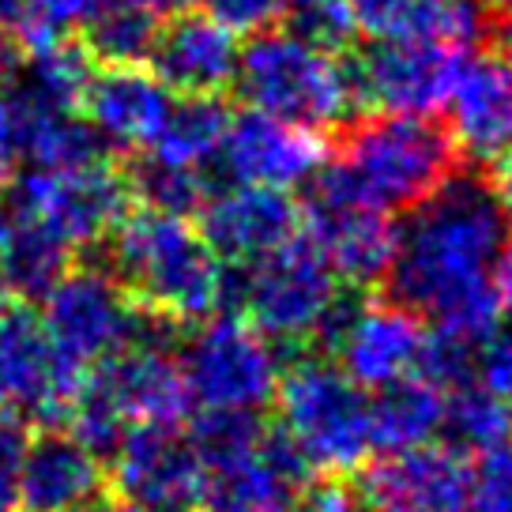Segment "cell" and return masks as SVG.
<instances>
[{
    "instance_id": "6da1fadb",
    "label": "cell",
    "mask_w": 512,
    "mask_h": 512,
    "mask_svg": "<svg viewBox=\"0 0 512 512\" xmlns=\"http://www.w3.org/2000/svg\"><path fill=\"white\" fill-rule=\"evenodd\" d=\"M512 249V223L479 177H448L396 226L392 294L418 320L486 347L501 317L497 275Z\"/></svg>"
},
{
    "instance_id": "7a4b0ae2",
    "label": "cell",
    "mask_w": 512,
    "mask_h": 512,
    "mask_svg": "<svg viewBox=\"0 0 512 512\" xmlns=\"http://www.w3.org/2000/svg\"><path fill=\"white\" fill-rule=\"evenodd\" d=\"M76 256H91L121 283L128 298L170 324H200L230 298V275L204 234L162 211L136 208L110 230V238Z\"/></svg>"
},
{
    "instance_id": "3957f363",
    "label": "cell",
    "mask_w": 512,
    "mask_h": 512,
    "mask_svg": "<svg viewBox=\"0 0 512 512\" xmlns=\"http://www.w3.org/2000/svg\"><path fill=\"white\" fill-rule=\"evenodd\" d=\"M456 170V144L418 113H377L347 136L317 174V196L373 211H407L437 192Z\"/></svg>"
},
{
    "instance_id": "277c9868",
    "label": "cell",
    "mask_w": 512,
    "mask_h": 512,
    "mask_svg": "<svg viewBox=\"0 0 512 512\" xmlns=\"http://www.w3.org/2000/svg\"><path fill=\"white\" fill-rule=\"evenodd\" d=\"M279 437L302 460L305 471L351 475L369 460V396L336 366L320 358L294 362L279 377Z\"/></svg>"
},
{
    "instance_id": "5b68a950",
    "label": "cell",
    "mask_w": 512,
    "mask_h": 512,
    "mask_svg": "<svg viewBox=\"0 0 512 512\" xmlns=\"http://www.w3.org/2000/svg\"><path fill=\"white\" fill-rule=\"evenodd\" d=\"M234 83L249 110L302 128H332L354 106L351 68L332 49H320L290 31L253 34L238 53Z\"/></svg>"
},
{
    "instance_id": "8992f818",
    "label": "cell",
    "mask_w": 512,
    "mask_h": 512,
    "mask_svg": "<svg viewBox=\"0 0 512 512\" xmlns=\"http://www.w3.org/2000/svg\"><path fill=\"white\" fill-rule=\"evenodd\" d=\"M177 366L200 411L256 415L275 400L283 362L275 343L245 317H208L185 339Z\"/></svg>"
},
{
    "instance_id": "52a82bcc",
    "label": "cell",
    "mask_w": 512,
    "mask_h": 512,
    "mask_svg": "<svg viewBox=\"0 0 512 512\" xmlns=\"http://www.w3.org/2000/svg\"><path fill=\"white\" fill-rule=\"evenodd\" d=\"M339 287L343 283L317 245L294 234L287 245L249 264L238 294L249 324L272 343H305L328 332L339 317Z\"/></svg>"
},
{
    "instance_id": "ba28073f",
    "label": "cell",
    "mask_w": 512,
    "mask_h": 512,
    "mask_svg": "<svg viewBox=\"0 0 512 512\" xmlns=\"http://www.w3.org/2000/svg\"><path fill=\"white\" fill-rule=\"evenodd\" d=\"M4 200L23 215H34L53 234H61L76 253L95 249L132 211L125 170L113 159L72 166V170H34L4 189Z\"/></svg>"
},
{
    "instance_id": "9c48e42d",
    "label": "cell",
    "mask_w": 512,
    "mask_h": 512,
    "mask_svg": "<svg viewBox=\"0 0 512 512\" xmlns=\"http://www.w3.org/2000/svg\"><path fill=\"white\" fill-rule=\"evenodd\" d=\"M87 369L57 351L31 305L12 302L0 317V411L34 430L64 426Z\"/></svg>"
},
{
    "instance_id": "30bf717a",
    "label": "cell",
    "mask_w": 512,
    "mask_h": 512,
    "mask_svg": "<svg viewBox=\"0 0 512 512\" xmlns=\"http://www.w3.org/2000/svg\"><path fill=\"white\" fill-rule=\"evenodd\" d=\"M42 305L46 309L38 317L49 339L83 369L125 351L136 332V302L91 256H76V264L42 298Z\"/></svg>"
},
{
    "instance_id": "8fae6325",
    "label": "cell",
    "mask_w": 512,
    "mask_h": 512,
    "mask_svg": "<svg viewBox=\"0 0 512 512\" xmlns=\"http://www.w3.org/2000/svg\"><path fill=\"white\" fill-rule=\"evenodd\" d=\"M113 490L144 512H196L208 501V467L181 426H128L113 452Z\"/></svg>"
},
{
    "instance_id": "7c38bea8",
    "label": "cell",
    "mask_w": 512,
    "mask_h": 512,
    "mask_svg": "<svg viewBox=\"0 0 512 512\" xmlns=\"http://www.w3.org/2000/svg\"><path fill=\"white\" fill-rule=\"evenodd\" d=\"M464 61V49L418 42V38L373 42L351 68L354 102H366L377 113L430 117L448 102Z\"/></svg>"
},
{
    "instance_id": "4fadbf2b",
    "label": "cell",
    "mask_w": 512,
    "mask_h": 512,
    "mask_svg": "<svg viewBox=\"0 0 512 512\" xmlns=\"http://www.w3.org/2000/svg\"><path fill=\"white\" fill-rule=\"evenodd\" d=\"M336 366L358 388L377 392L422 369L426 324L400 302H362L332 320Z\"/></svg>"
},
{
    "instance_id": "5bb4252c",
    "label": "cell",
    "mask_w": 512,
    "mask_h": 512,
    "mask_svg": "<svg viewBox=\"0 0 512 512\" xmlns=\"http://www.w3.org/2000/svg\"><path fill=\"white\" fill-rule=\"evenodd\" d=\"M215 159L234 177V185L290 189L320 174V166L328 162V147L313 128L249 110L241 117H230Z\"/></svg>"
},
{
    "instance_id": "9a60e30c",
    "label": "cell",
    "mask_w": 512,
    "mask_h": 512,
    "mask_svg": "<svg viewBox=\"0 0 512 512\" xmlns=\"http://www.w3.org/2000/svg\"><path fill=\"white\" fill-rule=\"evenodd\" d=\"M362 505L373 512H471V467L460 448L433 441L388 452L366 471Z\"/></svg>"
},
{
    "instance_id": "2e32d148",
    "label": "cell",
    "mask_w": 512,
    "mask_h": 512,
    "mask_svg": "<svg viewBox=\"0 0 512 512\" xmlns=\"http://www.w3.org/2000/svg\"><path fill=\"white\" fill-rule=\"evenodd\" d=\"M200 234L230 264H256L298 234V208L287 189L230 185L200 204Z\"/></svg>"
},
{
    "instance_id": "e0dca14e",
    "label": "cell",
    "mask_w": 512,
    "mask_h": 512,
    "mask_svg": "<svg viewBox=\"0 0 512 512\" xmlns=\"http://www.w3.org/2000/svg\"><path fill=\"white\" fill-rule=\"evenodd\" d=\"M170 98L174 95L144 64L95 68V76L83 91L80 113L102 136V144L110 147V155H136L151 147Z\"/></svg>"
},
{
    "instance_id": "ac0fdd59",
    "label": "cell",
    "mask_w": 512,
    "mask_h": 512,
    "mask_svg": "<svg viewBox=\"0 0 512 512\" xmlns=\"http://www.w3.org/2000/svg\"><path fill=\"white\" fill-rule=\"evenodd\" d=\"M238 53V38L208 12H181L159 27L147 64L170 95H223L238 72Z\"/></svg>"
},
{
    "instance_id": "d6986e66",
    "label": "cell",
    "mask_w": 512,
    "mask_h": 512,
    "mask_svg": "<svg viewBox=\"0 0 512 512\" xmlns=\"http://www.w3.org/2000/svg\"><path fill=\"white\" fill-rule=\"evenodd\" d=\"M106 494V464L64 430H34L19 464L16 505L23 512H72Z\"/></svg>"
},
{
    "instance_id": "ffe728a7",
    "label": "cell",
    "mask_w": 512,
    "mask_h": 512,
    "mask_svg": "<svg viewBox=\"0 0 512 512\" xmlns=\"http://www.w3.org/2000/svg\"><path fill=\"white\" fill-rule=\"evenodd\" d=\"M448 136L471 159H497L512 144V61L467 57L448 95Z\"/></svg>"
},
{
    "instance_id": "44dd1931",
    "label": "cell",
    "mask_w": 512,
    "mask_h": 512,
    "mask_svg": "<svg viewBox=\"0 0 512 512\" xmlns=\"http://www.w3.org/2000/svg\"><path fill=\"white\" fill-rule=\"evenodd\" d=\"M309 241L328 260L339 283L369 287L388 275L396 253V226L384 211L347 204V200H313Z\"/></svg>"
},
{
    "instance_id": "7402d4cb",
    "label": "cell",
    "mask_w": 512,
    "mask_h": 512,
    "mask_svg": "<svg viewBox=\"0 0 512 512\" xmlns=\"http://www.w3.org/2000/svg\"><path fill=\"white\" fill-rule=\"evenodd\" d=\"M128 426H181L192 411L185 373L170 347H125L91 366Z\"/></svg>"
},
{
    "instance_id": "603a6c76",
    "label": "cell",
    "mask_w": 512,
    "mask_h": 512,
    "mask_svg": "<svg viewBox=\"0 0 512 512\" xmlns=\"http://www.w3.org/2000/svg\"><path fill=\"white\" fill-rule=\"evenodd\" d=\"M354 27L373 42L418 38L437 46L471 49L490 27L482 0H351Z\"/></svg>"
},
{
    "instance_id": "cb8c5ba5",
    "label": "cell",
    "mask_w": 512,
    "mask_h": 512,
    "mask_svg": "<svg viewBox=\"0 0 512 512\" xmlns=\"http://www.w3.org/2000/svg\"><path fill=\"white\" fill-rule=\"evenodd\" d=\"M302 460L275 433H264L253 452L208 475L211 512H290L302 494Z\"/></svg>"
},
{
    "instance_id": "d4e9b609",
    "label": "cell",
    "mask_w": 512,
    "mask_h": 512,
    "mask_svg": "<svg viewBox=\"0 0 512 512\" xmlns=\"http://www.w3.org/2000/svg\"><path fill=\"white\" fill-rule=\"evenodd\" d=\"M72 264L76 249L61 234L0 196V287L12 294V302H42Z\"/></svg>"
},
{
    "instance_id": "484cf974",
    "label": "cell",
    "mask_w": 512,
    "mask_h": 512,
    "mask_svg": "<svg viewBox=\"0 0 512 512\" xmlns=\"http://www.w3.org/2000/svg\"><path fill=\"white\" fill-rule=\"evenodd\" d=\"M95 68L80 38H64L57 46L27 53L12 87L0 98L16 113H80Z\"/></svg>"
},
{
    "instance_id": "4316f807",
    "label": "cell",
    "mask_w": 512,
    "mask_h": 512,
    "mask_svg": "<svg viewBox=\"0 0 512 512\" xmlns=\"http://www.w3.org/2000/svg\"><path fill=\"white\" fill-rule=\"evenodd\" d=\"M441 430H445V388L430 381L426 373H411L396 384H384L369 400L373 448H381L384 456L430 445Z\"/></svg>"
},
{
    "instance_id": "83f0119b",
    "label": "cell",
    "mask_w": 512,
    "mask_h": 512,
    "mask_svg": "<svg viewBox=\"0 0 512 512\" xmlns=\"http://www.w3.org/2000/svg\"><path fill=\"white\" fill-rule=\"evenodd\" d=\"M226 125H230V110L219 95H177L170 98L166 117L147 151L177 166L204 170L223 147Z\"/></svg>"
},
{
    "instance_id": "f1b7e54d",
    "label": "cell",
    "mask_w": 512,
    "mask_h": 512,
    "mask_svg": "<svg viewBox=\"0 0 512 512\" xmlns=\"http://www.w3.org/2000/svg\"><path fill=\"white\" fill-rule=\"evenodd\" d=\"M155 34H159V19L125 0H113L83 23L80 42L98 68H125V64H147L155 49Z\"/></svg>"
},
{
    "instance_id": "f546056e",
    "label": "cell",
    "mask_w": 512,
    "mask_h": 512,
    "mask_svg": "<svg viewBox=\"0 0 512 512\" xmlns=\"http://www.w3.org/2000/svg\"><path fill=\"white\" fill-rule=\"evenodd\" d=\"M132 204H140L147 211H162V215H181L189 219L192 211H200V204L208 200V181L204 170L196 166H177L159 155L144 151L140 159H132L125 170Z\"/></svg>"
},
{
    "instance_id": "4dcf8cb0",
    "label": "cell",
    "mask_w": 512,
    "mask_h": 512,
    "mask_svg": "<svg viewBox=\"0 0 512 512\" xmlns=\"http://www.w3.org/2000/svg\"><path fill=\"white\" fill-rule=\"evenodd\" d=\"M445 430L460 452H490L509 441V411L486 384L464 381L445 392Z\"/></svg>"
},
{
    "instance_id": "1f68e13d",
    "label": "cell",
    "mask_w": 512,
    "mask_h": 512,
    "mask_svg": "<svg viewBox=\"0 0 512 512\" xmlns=\"http://www.w3.org/2000/svg\"><path fill=\"white\" fill-rule=\"evenodd\" d=\"M185 437H189V445L196 448V456L204 460V467H208V475H211V471H219V467L241 460L245 452H253L256 441L264 437V430L256 426V415L200 411Z\"/></svg>"
},
{
    "instance_id": "d6a6232c",
    "label": "cell",
    "mask_w": 512,
    "mask_h": 512,
    "mask_svg": "<svg viewBox=\"0 0 512 512\" xmlns=\"http://www.w3.org/2000/svg\"><path fill=\"white\" fill-rule=\"evenodd\" d=\"M283 19H287L290 34H298L320 49H332V53L358 34L351 0H287Z\"/></svg>"
},
{
    "instance_id": "836d02e7",
    "label": "cell",
    "mask_w": 512,
    "mask_h": 512,
    "mask_svg": "<svg viewBox=\"0 0 512 512\" xmlns=\"http://www.w3.org/2000/svg\"><path fill=\"white\" fill-rule=\"evenodd\" d=\"M479 456V467H471V512H512V445Z\"/></svg>"
},
{
    "instance_id": "e575fe53",
    "label": "cell",
    "mask_w": 512,
    "mask_h": 512,
    "mask_svg": "<svg viewBox=\"0 0 512 512\" xmlns=\"http://www.w3.org/2000/svg\"><path fill=\"white\" fill-rule=\"evenodd\" d=\"M208 16L223 23L234 38H253V34L272 31L283 19V4L287 0H204Z\"/></svg>"
},
{
    "instance_id": "d590c367",
    "label": "cell",
    "mask_w": 512,
    "mask_h": 512,
    "mask_svg": "<svg viewBox=\"0 0 512 512\" xmlns=\"http://www.w3.org/2000/svg\"><path fill=\"white\" fill-rule=\"evenodd\" d=\"M31 441V426L23 418L0 411V509L8 512L16 505V482H19V464Z\"/></svg>"
},
{
    "instance_id": "8d00e7d4",
    "label": "cell",
    "mask_w": 512,
    "mask_h": 512,
    "mask_svg": "<svg viewBox=\"0 0 512 512\" xmlns=\"http://www.w3.org/2000/svg\"><path fill=\"white\" fill-rule=\"evenodd\" d=\"M482 384L494 392L497 400L505 403L509 422H512V336L482 351Z\"/></svg>"
},
{
    "instance_id": "74e56055",
    "label": "cell",
    "mask_w": 512,
    "mask_h": 512,
    "mask_svg": "<svg viewBox=\"0 0 512 512\" xmlns=\"http://www.w3.org/2000/svg\"><path fill=\"white\" fill-rule=\"evenodd\" d=\"M290 512H366V505H362V497H354L347 486L324 482V486H313L309 494H298V501H294Z\"/></svg>"
},
{
    "instance_id": "f35d334b",
    "label": "cell",
    "mask_w": 512,
    "mask_h": 512,
    "mask_svg": "<svg viewBox=\"0 0 512 512\" xmlns=\"http://www.w3.org/2000/svg\"><path fill=\"white\" fill-rule=\"evenodd\" d=\"M16 140H12V125H8V110H4V98H0V196L4 189L12 185V177H16Z\"/></svg>"
},
{
    "instance_id": "ab89813d",
    "label": "cell",
    "mask_w": 512,
    "mask_h": 512,
    "mask_svg": "<svg viewBox=\"0 0 512 512\" xmlns=\"http://www.w3.org/2000/svg\"><path fill=\"white\" fill-rule=\"evenodd\" d=\"M23 57H27V53L19 49L16 34L0 27V95L12 87V80H16V72H19V64H23Z\"/></svg>"
},
{
    "instance_id": "60d3db41",
    "label": "cell",
    "mask_w": 512,
    "mask_h": 512,
    "mask_svg": "<svg viewBox=\"0 0 512 512\" xmlns=\"http://www.w3.org/2000/svg\"><path fill=\"white\" fill-rule=\"evenodd\" d=\"M497 166H494V196H497V204H501V211L509 215V223H512V144L497 155Z\"/></svg>"
},
{
    "instance_id": "b9f144b4",
    "label": "cell",
    "mask_w": 512,
    "mask_h": 512,
    "mask_svg": "<svg viewBox=\"0 0 512 512\" xmlns=\"http://www.w3.org/2000/svg\"><path fill=\"white\" fill-rule=\"evenodd\" d=\"M132 8H140L147 16L155 19H170V16H181V12H192V4L196 0H125Z\"/></svg>"
},
{
    "instance_id": "7bdbcfd3",
    "label": "cell",
    "mask_w": 512,
    "mask_h": 512,
    "mask_svg": "<svg viewBox=\"0 0 512 512\" xmlns=\"http://www.w3.org/2000/svg\"><path fill=\"white\" fill-rule=\"evenodd\" d=\"M497 298H501V313L512 317V249L501 264V275H497Z\"/></svg>"
},
{
    "instance_id": "ee69618b",
    "label": "cell",
    "mask_w": 512,
    "mask_h": 512,
    "mask_svg": "<svg viewBox=\"0 0 512 512\" xmlns=\"http://www.w3.org/2000/svg\"><path fill=\"white\" fill-rule=\"evenodd\" d=\"M27 4H31V0H0V27H4V31H16V23L23 19Z\"/></svg>"
},
{
    "instance_id": "f6af8a7d",
    "label": "cell",
    "mask_w": 512,
    "mask_h": 512,
    "mask_svg": "<svg viewBox=\"0 0 512 512\" xmlns=\"http://www.w3.org/2000/svg\"><path fill=\"white\" fill-rule=\"evenodd\" d=\"M72 512H121V501L117 497H95V501H87V505H80V509H72Z\"/></svg>"
},
{
    "instance_id": "bcb514c9",
    "label": "cell",
    "mask_w": 512,
    "mask_h": 512,
    "mask_svg": "<svg viewBox=\"0 0 512 512\" xmlns=\"http://www.w3.org/2000/svg\"><path fill=\"white\" fill-rule=\"evenodd\" d=\"M486 8H494L497 16L505 19V27H509V34H512V0H486Z\"/></svg>"
},
{
    "instance_id": "7dc6e473",
    "label": "cell",
    "mask_w": 512,
    "mask_h": 512,
    "mask_svg": "<svg viewBox=\"0 0 512 512\" xmlns=\"http://www.w3.org/2000/svg\"><path fill=\"white\" fill-rule=\"evenodd\" d=\"M8 305H12V294L0 287V317H4V309H8Z\"/></svg>"
},
{
    "instance_id": "c3c4849f",
    "label": "cell",
    "mask_w": 512,
    "mask_h": 512,
    "mask_svg": "<svg viewBox=\"0 0 512 512\" xmlns=\"http://www.w3.org/2000/svg\"><path fill=\"white\" fill-rule=\"evenodd\" d=\"M0 512H4V509H0Z\"/></svg>"
}]
</instances>
